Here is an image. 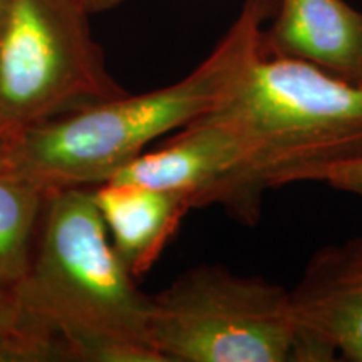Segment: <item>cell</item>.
Listing matches in <instances>:
<instances>
[{"label": "cell", "mask_w": 362, "mask_h": 362, "mask_svg": "<svg viewBox=\"0 0 362 362\" xmlns=\"http://www.w3.org/2000/svg\"><path fill=\"white\" fill-rule=\"evenodd\" d=\"M89 188L117 257L136 280L143 279L192 210L188 200L131 183L104 181Z\"/></svg>", "instance_id": "obj_8"}, {"label": "cell", "mask_w": 362, "mask_h": 362, "mask_svg": "<svg viewBox=\"0 0 362 362\" xmlns=\"http://www.w3.org/2000/svg\"><path fill=\"white\" fill-rule=\"evenodd\" d=\"M309 181L329 185L330 188L354 194L362 200V160L327 166V168L315 171Z\"/></svg>", "instance_id": "obj_11"}, {"label": "cell", "mask_w": 362, "mask_h": 362, "mask_svg": "<svg viewBox=\"0 0 362 362\" xmlns=\"http://www.w3.org/2000/svg\"><path fill=\"white\" fill-rule=\"evenodd\" d=\"M8 6H11V0H0V33H2L4 24H6Z\"/></svg>", "instance_id": "obj_14"}, {"label": "cell", "mask_w": 362, "mask_h": 362, "mask_svg": "<svg viewBox=\"0 0 362 362\" xmlns=\"http://www.w3.org/2000/svg\"><path fill=\"white\" fill-rule=\"evenodd\" d=\"M72 361L61 339L27 317L12 298H0V362Z\"/></svg>", "instance_id": "obj_10"}, {"label": "cell", "mask_w": 362, "mask_h": 362, "mask_svg": "<svg viewBox=\"0 0 362 362\" xmlns=\"http://www.w3.org/2000/svg\"><path fill=\"white\" fill-rule=\"evenodd\" d=\"M206 116L238 143L240 166L220 206L243 225L259 221L267 189L362 160V84L297 59L259 52Z\"/></svg>", "instance_id": "obj_1"}, {"label": "cell", "mask_w": 362, "mask_h": 362, "mask_svg": "<svg viewBox=\"0 0 362 362\" xmlns=\"http://www.w3.org/2000/svg\"><path fill=\"white\" fill-rule=\"evenodd\" d=\"M151 344L161 362L293 361L291 288L223 265H198L151 296Z\"/></svg>", "instance_id": "obj_4"}, {"label": "cell", "mask_w": 362, "mask_h": 362, "mask_svg": "<svg viewBox=\"0 0 362 362\" xmlns=\"http://www.w3.org/2000/svg\"><path fill=\"white\" fill-rule=\"evenodd\" d=\"M291 293L293 361L362 362V235L319 248Z\"/></svg>", "instance_id": "obj_6"}, {"label": "cell", "mask_w": 362, "mask_h": 362, "mask_svg": "<svg viewBox=\"0 0 362 362\" xmlns=\"http://www.w3.org/2000/svg\"><path fill=\"white\" fill-rule=\"evenodd\" d=\"M27 317L61 339L72 361L161 362L153 300L112 248L89 187L52 189L30 264L12 293Z\"/></svg>", "instance_id": "obj_3"}, {"label": "cell", "mask_w": 362, "mask_h": 362, "mask_svg": "<svg viewBox=\"0 0 362 362\" xmlns=\"http://www.w3.org/2000/svg\"><path fill=\"white\" fill-rule=\"evenodd\" d=\"M78 0H11L0 33V134L123 96Z\"/></svg>", "instance_id": "obj_5"}, {"label": "cell", "mask_w": 362, "mask_h": 362, "mask_svg": "<svg viewBox=\"0 0 362 362\" xmlns=\"http://www.w3.org/2000/svg\"><path fill=\"white\" fill-rule=\"evenodd\" d=\"M8 168V141L0 134V170Z\"/></svg>", "instance_id": "obj_13"}, {"label": "cell", "mask_w": 362, "mask_h": 362, "mask_svg": "<svg viewBox=\"0 0 362 362\" xmlns=\"http://www.w3.org/2000/svg\"><path fill=\"white\" fill-rule=\"evenodd\" d=\"M277 0H245L205 61L178 83L123 94L8 139V171L47 189L94 187L134 160L155 139L215 110L259 56L260 34Z\"/></svg>", "instance_id": "obj_2"}, {"label": "cell", "mask_w": 362, "mask_h": 362, "mask_svg": "<svg viewBox=\"0 0 362 362\" xmlns=\"http://www.w3.org/2000/svg\"><path fill=\"white\" fill-rule=\"evenodd\" d=\"M259 51L362 84V12L344 0H277Z\"/></svg>", "instance_id": "obj_7"}, {"label": "cell", "mask_w": 362, "mask_h": 362, "mask_svg": "<svg viewBox=\"0 0 362 362\" xmlns=\"http://www.w3.org/2000/svg\"><path fill=\"white\" fill-rule=\"evenodd\" d=\"M78 2L86 12L96 13V12H104V11H110V8H115L119 6V4H123L124 0H78Z\"/></svg>", "instance_id": "obj_12"}, {"label": "cell", "mask_w": 362, "mask_h": 362, "mask_svg": "<svg viewBox=\"0 0 362 362\" xmlns=\"http://www.w3.org/2000/svg\"><path fill=\"white\" fill-rule=\"evenodd\" d=\"M52 189L0 170V298H11L30 264Z\"/></svg>", "instance_id": "obj_9"}]
</instances>
